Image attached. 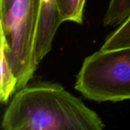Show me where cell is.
<instances>
[{
    "instance_id": "obj_1",
    "label": "cell",
    "mask_w": 130,
    "mask_h": 130,
    "mask_svg": "<svg viewBox=\"0 0 130 130\" xmlns=\"http://www.w3.org/2000/svg\"><path fill=\"white\" fill-rule=\"evenodd\" d=\"M4 130H102L99 115L59 83L34 82L17 91L5 110Z\"/></svg>"
},
{
    "instance_id": "obj_2",
    "label": "cell",
    "mask_w": 130,
    "mask_h": 130,
    "mask_svg": "<svg viewBox=\"0 0 130 130\" xmlns=\"http://www.w3.org/2000/svg\"><path fill=\"white\" fill-rule=\"evenodd\" d=\"M75 89L98 103L130 100V46L100 49L86 57L77 74Z\"/></svg>"
},
{
    "instance_id": "obj_3",
    "label": "cell",
    "mask_w": 130,
    "mask_h": 130,
    "mask_svg": "<svg viewBox=\"0 0 130 130\" xmlns=\"http://www.w3.org/2000/svg\"><path fill=\"white\" fill-rule=\"evenodd\" d=\"M41 0H15L0 17V29L9 45V62L17 79V91L34 77L38 64L35 59V40Z\"/></svg>"
},
{
    "instance_id": "obj_4",
    "label": "cell",
    "mask_w": 130,
    "mask_h": 130,
    "mask_svg": "<svg viewBox=\"0 0 130 130\" xmlns=\"http://www.w3.org/2000/svg\"><path fill=\"white\" fill-rule=\"evenodd\" d=\"M61 24L56 0H41L35 40V59L37 64L51 51L54 37Z\"/></svg>"
},
{
    "instance_id": "obj_5",
    "label": "cell",
    "mask_w": 130,
    "mask_h": 130,
    "mask_svg": "<svg viewBox=\"0 0 130 130\" xmlns=\"http://www.w3.org/2000/svg\"><path fill=\"white\" fill-rule=\"evenodd\" d=\"M1 48H0V65H1V80H0V101L2 104L8 102L10 98L17 91V79L12 71L9 62L10 45L8 40L0 29Z\"/></svg>"
},
{
    "instance_id": "obj_6",
    "label": "cell",
    "mask_w": 130,
    "mask_h": 130,
    "mask_svg": "<svg viewBox=\"0 0 130 130\" xmlns=\"http://www.w3.org/2000/svg\"><path fill=\"white\" fill-rule=\"evenodd\" d=\"M130 16V0H110L104 17L105 27L119 26Z\"/></svg>"
},
{
    "instance_id": "obj_7",
    "label": "cell",
    "mask_w": 130,
    "mask_h": 130,
    "mask_svg": "<svg viewBox=\"0 0 130 130\" xmlns=\"http://www.w3.org/2000/svg\"><path fill=\"white\" fill-rule=\"evenodd\" d=\"M60 20L78 24L83 23L84 10L86 0H56Z\"/></svg>"
},
{
    "instance_id": "obj_8",
    "label": "cell",
    "mask_w": 130,
    "mask_h": 130,
    "mask_svg": "<svg viewBox=\"0 0 130 130\" xmlns=\"http://www.w3.org/2000/svg\"><path fill=\"white\" fill-rule=\"evenodd\" d=\"M130 46V16L107 37L101 49L113 50Z\"/></svg>"
},
{
    "instance_id": "obj_9",
    "label": "cell",
    "mask_w": 130,
    "mask_h": 130,
    "mask_svg": "<svg viewBox=\"0 0 130 130\" xmlns=\"http://www.w3.org/2000/svg\"><path fill=\"white\" fill-rule=\"evenodd\" d=\"M15 0H0V17L3 16L12 6Z\"/></svg>"
}]
</instances>
